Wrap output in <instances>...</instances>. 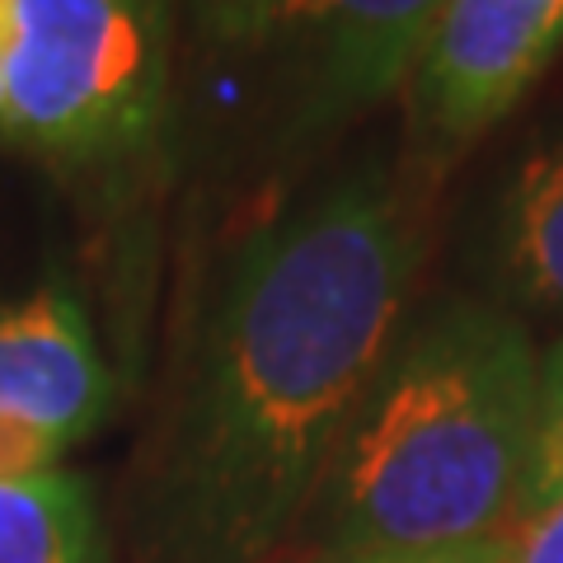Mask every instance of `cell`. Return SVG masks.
I'll list each match as a JSON object with an SVG mask.
<instances>
[{
	"mask_svg": "<svg viewBox=\"0 0 563 563\" xmlns=\"http://www.w3.org/2000/svg\"><path fill=\"white\" fill-rule=\"evenodd\" d=\"M422 254V198L385 161L240 240L136 503L151 563H263L291 536L409 324Z\"/></svg>",
	"mask_w": 563,
	"mask_h": 563,
	"instance_id": "6da1fadb",
	"label": "cell"
},
{
	"mask_svg": "<svg viewBox=\"0 0 563 563\" xmlns=\"http://www.w3.org/2000/svg\"><path fill=\"white\" fill-rule=\"evenodd\" d=\"M540 352L512 310L451 296L404 324L310 512L320 559L446 550L521 517Z\"/></svg>",
	"mask_w": 563,
	"mask_h": 563,
	"instance_id": "7a4b0ae2",
	"label": "cell"
},
{
	"mask_svg": "<svg viewBox=\"0 0 563 563\" xmlns=\"http://www.w3.org/2000/svg\"><path fill=\"white\" fill-rule=\"evenodd\" d=\"M5 141L66 165L146 151L169 103V0H5Z\"/></svg>",
	"mask_w": 563,
	"mask_h": 563,
	"instance_id": "3957f363",
	"label": "cell"
},
{
	"mask_svg": "<svg viewBox=\"0 0 563 563\" xmlns=\"http://www.w3.org/2000/svg\"><path fill=\"white\" fill-rule=\"evenodd\" d=\"M442 0H188L192 29L291 103L296 132H329L372 113L432 33Z\"/></svg>",
	"mask_w": 563,
	"mask_h": 563,
	"instance_id": "277c9868",
	"label": "cell"
},
{
	"mask_svg": "<svg viewBox=\"0 0 563 563\" xmlns=\"http://www.w3.org/2000/svg\"><path fill=\"white\" fill-rule=\"evenodd\" d=\"M554 5L559 0H442L409 76L413 136L432 165H446L498 128L526 85L559 57Z\"/></svg>",
	"mask_w": 563,
	"mask_h": 563,
	"instance_id": "5b68a950",
	"label": "cell"
},
{
	"mask_svg": "<svg viewBox=\"0 0 563 563\" xmlns=\"http://www.w3.org/2000/svg\"><path fill=\"white\" fill-rule=\"evenodd\" d=\"M109 399V366L76 296L38 287L0 301V418L33 422L70 446L99 428Z\"/></svg>",
	"mask_w": 563,
	"mask_h": 563,
	"instance_id": "8992f818",
	"label": "cell"
},
{
	"mask_svg": "<svg viewBox=\"0 0 563 563\" xmlns=\"http://www.w3.org/2000/svg\"><path fill=\"white\" fill-rule=\"evenodd\" d=\"M484 258L512 306L563 320V122L526 141L493 188Z\"/></svg>",
	"mask_w": 563,
	"mask_h": 563,
	"instance_id": "52a82bcc",
	"label": "cell"
},
{
	"mask_svg": "<svg viewBox=\"0 0 563 563\" xmlns=\"http://www.w3.org/2000/svg\"><path fill=\"white\" fill-rule=\"evenodd\" d=\"M0 563H103L90 488L66 470L0 484Z\"/></svg>",
	"mask_w": 563,
	"mask_h": 563,
	"instance_id": "ba28073f",
	"label": "cell"
},
{
	"mask_svg": "<svg viewBox=\"0 0 563 563\" xmlns=\"http://www.w3.org/2000/svg\"><path fill=\"white\" fill-rule=\"evenodd\" d=\"M554 498H563V333L540 357L536 437H531V470H526V488H521V517Z\"/></svg>",
	"mask_w": 563,
	"mask_h": 563,
	"instance_id": "9c48e42d",
	"label": "cell"
},
{
	"mask_svg": "<svg viewBox=\"0 0 563 563\" xmlns=\"http://www.w3.org/2000/svg\"><path fill=\"white\" fill-rule=\"evenodd\" d=\"M62 451L66 446L52 432L33 428V422H20V418H0V484L57 470Z\"/></svg>",
	"mask_w": 563,
	"mask_h": 563,
	"instance_id": "30bf717a",
	"label": "cell"
},
{
	"mask_svg": "<svg viewBox=\"0 0 563 563\" xmlns=\"http://www.w3.org/2000/svg\"><path fill=\"white\" fill-rule=\"evenodd\" d=\"M507 563H563V498L517 517Z\"/></svg>",
	"mask_w": 563,
	"mask_h": 563,
	"instance_id": "8fae6325",
	"label": "cell"
},
{
	"mask_svg": "<svg viewBox=\"0 0 563 563\" xmlns=\"http://www.w3.org/2000/svg\"><path fill=\"white\" fill-rule=\"evenodd\" d=\"M512 550V531L470 540V544H446V550H409V554H366V559H320V563H507Z\"/></svg>",
	"mask_w": 563,
	"mask_h": 563,
	"instance_id": "7c38bea8",
	"label": "cell"
},
{
	"mask_svg": "<svg viewBox=\"0 0 563 563\" xmlns=\"http://www.w3.org/2000/svg\"><path fill=\"white\" fill-rule=\"evenodd\" d=\"M5 113H10V70H5V0H0V136H5Z\"/></svg>",
	"mask_w": 563,
	"mask_h": 563,
	"instance_id": "4fadbf2b",
	"label": "cell"
},
{
	"mask_svg": "<svg viewBox=\"0 0 563 563\" xmlns=\"http://www.w3.org/2000/svg\"><path fill=\"white\" fill-rule=\"evenodd\" d=\"M554 33H559V47H563V0L554 5Z\"/></svg>",
	"mask_w": 563,
	"mask_h": 563,
	"instance_id": "5bb4252c",
	"label": "cell"
}]
</instances>
